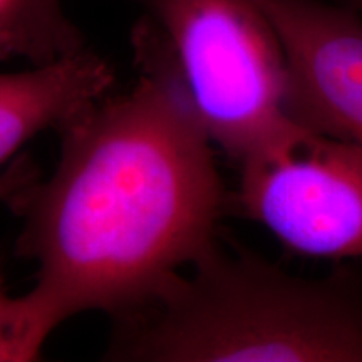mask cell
Listing matches in <instances>:
<instances>
[{"mask_svg": "<svg viewBox=\"0 0 362 362\" xmlns=\"http://www.w3.org/2000/svg\"><path fill=\"white\" fill-rule=\"evenodd\" d=\"M139 79L59 126L61 160L29 193L21 252L37 284L19 297L40 347L88 310L124 315L215 243L228 205L211 139L151 17L133 29Z\"/></svg>", "mask_w": 362, "mask_h": 362, "instance_id": "cell-1", "label": "cell"}, {"mask_svg": "<svg viewBox=\"0 0 362 362\" xmlns=\"http://www.w3.org/2000/svg\"><path fill=\"white\" fill-rule=\"evenodd\" d=\"M119 315L110 354L146 362H362V284L216 245Z\"/></svg>", "mask_w": 362, "mask_h": 362, "instance_id": "cell-2", "label": "cell"}, {"mask_svg": "<svg viewBox=\"0 0 362 362\" xmlns=\"http://www.w3.org/2000/svg\"><path fill=\"white\" fill-rule=\"evenodd\" d=\"M168 40L181 86L211 143L238 165L309 134L287 57L255 0H136Z\"/></svg>", "mask_w": 362, "mask_h": 362, "instance_id": "cell-3", "label": "cell"}, {"mask_svg": "<svg viewBox=\"0 0 362 362\" xmlns=\"http://www.w3.org/2000/svg\"><path fill=\"white\" fill-rule=\"evenodd\" d=\"M240 168V214L304 255L362 257L361 144L310 131Z\"/></svg>", "mask_w": 362, "mask_h": 362, "instance_id": "cell-4", "label": "cell"}, {"mask_svg": "<svg viewBox=\"0 0 362 362\" xmlns=\"http://www.w3.org/2000/svg\"><path fill=\"white\" fill-rule=\"evenodd\" d=\"M255 2L284 47L298 119L362 146V17L327 0Z\"/></svg>", "mask_w": 362, "mask_h": 362, "instance_id": "cell-5", "label": "cell"}, {"mask_svg": "<svg viewBox=\"0 0 362 362\" xmlns=\"http://www.w3.org/2000/svg\"><path fill=\"white\" fill-rule=\"evenodd\" d=\"M115 83L106 59L89 51L0 74V166L45 128H59L99 101Z\"/></svg>", "mask_w": 362, "mask_h": 362, "instance_id": "cell-6", "label": "cell"}, {"mask_svg": "<svg viewBox=\"0 0 362 362\" xmlns=\"http://www.w3.org/2000/svg\"><path fill=\"white\" fill-rule=\"evenodd\" d=\"M83 49V34L66 16L62 0H6L0 59L22 57L40 66Z\"/></svg>", "mask_w": 362, "mask_h": 362, "instance_id": "cell-7", "label": "cell"}, {"mask_svg": "<svg viewBox=\"0 0 362 362\" xmlns=\"http://www.w3.org/2000/svg\"><path fill=\"white\" fill-rule=\"evenodd\" d=\"M40 349L22 314L19 297L7 296L0 274V362L35 361Z\"/></svg>", "mask_w": 362, "mask_h": 362, "instance_id": "cell-8", "label": "cell"}, {"mask_svg": "<svg viewBox=\"0 0 362 362\" xmlns=\"http://www.w3.org/2000/svg\"><path fill=\"white\" fill-rule=\"evenodd\" d=\"M19 178H17L16 173H8L7 178L0 180V200L4 197H11V194L16 193V188L19 187Z\"/></svg>", "mask_w": 362, "mask_h": 362, "instance_id": "cell-9", "label": "cell"}, {"mask_svg": "<svg viewBox=\"0 0 362 362\" xmlns=\"http://www.w3.org/2000/svg\"><path fill=\"white\" fill-rule=\"evenodd\" d=\"M327 2L337 4V6L349 8V11L356 12L357 16L362 17V0H327Z\"/></svg>", "mask_w": 362, "mask_h": 362, "instance_id": "cell-10", "label": "cell"}, {"mask_svg": "<svg viewBox=\"0 0 362 362\" xmlns=\"http://www.w3.org/2000/svg\"><path fill=\"white\" fill-rule=\"evenodd\" d=\"M4 11H6V0H0V25H2V19H4Z\"/></svg>", "mask_w": 362, "mask_h": 362, "instance_id": "cell-11", "label": "cell"}]
</instances>
